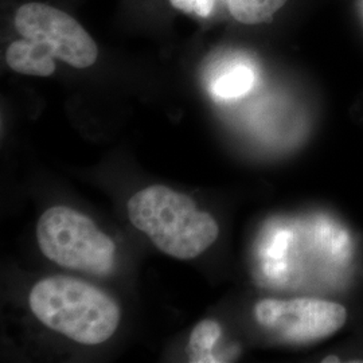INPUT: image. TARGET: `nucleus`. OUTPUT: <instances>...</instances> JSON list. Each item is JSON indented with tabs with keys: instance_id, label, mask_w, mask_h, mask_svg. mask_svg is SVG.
<instances>
[{
	"instance_id": "f257e3e1",
	"label": "nucleus",
	"mask_w": 363,
	"mask_h": 363,
	"mask_svg": "<svg viewBox=\"0 0 363 363\" xmlns=\"http://www.w3.org/2000/svg\"><path fill=\"white\" fill-rule=\"evenodd\" d=\"M127 210L130 223L147 234L159 250L175 259L198 257L220 234L217 220L198 210L190 196L163 184L132 195Z\"/></svg>"
},
{
	"instance_id": "f03ea898",
	"label": "nucleus",
	"mask_w": 363,
	"mask_h": 363,
	"mask_svg": "<svg viewBox=\"0 0 363 363\" xmlns=\"http://www.w3.org/2000/svg\"><path fill=\"white\" fill-rule=\"evenodd\" d=\"M28 304L39 322L81 345H101L116 333L120 308L101 289L69 276L38 281Z\"/></svg>"
},
{
	"instance_id": "7ed1b4c3",
	"label": "nucleus",
	"mask_w": 363,
	"mask_h": 363,
	"mask_svg": "<svg viewBox=\"0 0 363 363\" xmlns=\"http://www.w3.org/2000/svg\"><path fill=\"white\" fill-rule=\"evenodd\" d=\"M37 240L48 259L67 269L105 276L115 267L113 240L74 208H48L37 223Z\"/></svg>"
},
{
	"instance_id": "20e7f679",
	"label": "nucleus",
	"mask_w": 363,
	"mask_h": 363,
	"mask_svg": "<svg viewBox=\"0 0 363 363\" xmlns=\"http://www.w3.org/2000/svg\"><path fill=\"white\" fill-rule=\"evenodd\" d=\"M261 327L292 345H310L334 335L347 320L343 306L320 298H264L255 307Z\"/></svg>"
},
{
	"instance_id": "39448f33",
	"label": "nucleus",
	"mask_w": 363,
	"mask_h": 363,
	"mask_svg": "<svg viewBox=\"0 0 363 363\" xmlns=\"http://www.w3.org/2000/svg\"><path fill=\"white\" fill-rule=\"evenodd\" d=\"M15 28L23 38L45 45L67 65L86 69L97 61L99 49L77 21L52 6L26 3L15 13Z\"/></svg>"
},
{
	"instance_id": "423d86ee",
	"label": "nucleus",
	"mask_w": 363,
	"mask_h": 363,
	"mask_svg": "<svg viewBox=\"0 0 363 363\" xmlns=\"http://www.w3.org/2000/svg\"><path fill=\"white\" fill-rule=\"evenodd\" d=\"M54 58L45 45L27 38L15 40L6 52L7 65L13 72L35 77L52 76L55 72Z\"/></svg>"
},
{
	"instance_id": "0eeeda50",
	"label": "nucleus",
	"mask_w": 363,
	"mask_h": 363,
	"mask_svg": "<svg viewBox=\"0 0 363 363\" xmlns=\"http://www.w3.org/2000/svg\"><path fill=\"white\" fill-rule=\"evenodd\" d=\"M222 337L220 323L213 319H205L195 325L190 334L187 354L191 363L220 362L214 355V347Z\"/></svg>"
},
{
	"instance_id": "6e6552de",
	"label": "nucleus",
	"mask_w": 363,
	"mask_h": 363,
	"mask_svg": "<svg viewBox=\"0 0 363 363\" xmlns=\"http://www.w3.org/2000/svg\"><path fill=\"white\" fill-rule=\"evenodd\" d=\"M286 0H228L234 18L244 25H259L269 21Z\"/></svg>"
},
{
	"instance_id": "1a4fd4ad",
	"label": "nucleus",
	"mask_w": 363,
	"mask_h": 363,
	"mask_svg": "<svg viewBox=\"0 0 363 363\" xmlns=\"http://www.w3.org/2000/svg\"><path fill=\"white\" fill-rule=\"evenodd\" d=\"M255 82V73L247 66H235L220 76L213 85V91L217 97L229 100L237 99L250 91Z\"/></svg>"
},
{
	"instance_id": "9d476101",
	"label": "nucleus",
	"mask_w": 363,
	"mask_h": 363,
	"mask_svg": "<svg viewBox=\"0 0 363 363\" xmlns=\"http://www.w3.org/2000/svg\"><path fill=\"white\" fill-rule=\"evenodd\" d=\"M169 3L183 13H195L203 18L208 16L214 7V0H169Z\"/></svg>"
},
{
	"instance_id": "9b49d317",
	"label": "nucleus",
	"mask_w": 363,
	"mask_h": 363,
	"mask_svg": "<svg viewBox=\"0 0 363 363\" xmlns=\"http://www.w3.org/2000/svg\"><path fill=\"white\" fill-rule=\"evenodd\" d=\"M340 359H337V357H327L325 359H323V363L327 362H339Z\"/></svg>"
}]
</instances>
